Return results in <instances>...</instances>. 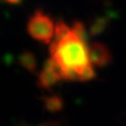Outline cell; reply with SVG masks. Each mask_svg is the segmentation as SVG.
I'll return each instance as SVG.
<instances>
[{"mask_svg":"<svg viewBox=\"0 0 126 126\" xmlns=\"http://www.w3.org/2000/svg\"><path fill=\"white\" fill-rule=\"evenodd\" d=\"M63 102L59 97H48L45 99V106L50 111H58L62 108Z\"/></svg>","mask_w":126,"mask_h":126,"instance_id":"6","label":"cell"},{"mask_svg":"<svg viewBox=\"0 0 126 126\" xmlns=\"http://www.w3.org/2000/svg\"><path fill=\"white\" fill-rule=\"evenodd\" d=\"M85 39V27L81 22H74L73 26L62 20L56 23L49 53L62 68L64 80L88 81L94 78V66Z\"/></svg>","mask_w":126,"mask_h":126,"instance_id":"1","label":"cell"},{"mask_svg":"<svg viewBox=\"0 0 126 126\" xmlns=\"http://www.w3.org/2000/svg\"><path fill=\"white\" fill-rule=\"evenodd\" d=\"M44 126H45V125H44Z\"/></svg>","mask_w":126,"mask_h":126,"instance_id":"8","label":"cell"},{"mask_svg":"<svg viewBox=\"0 0 126 126\" xmlns=\"http://www.w3.org/2000/svg\"><path fill=\"white\" fill-rule=\"evenodd\" d=\"M89 58L94 67H103L111 62V54L109 49L100 42H94L89 45Z\"/></svg>","mask_w":126,"mask_h":126,"instance_id":"4","label":"cell"},{"mask_svg":"<svg viewBox=\"0 0 126 126\" xmlns=\"http://www.w3.org/2000/svg\"><path fill=\"white\" fill-rule=\"evenodd\" d=\"M55 27L53 19L43 11L37 10L27 22V33L31 37L43 43H52L55 37Z\"/></svg>","mask_w":126,"mask_h":126,"instance_id":"2","label":"cell"},{"mask_svg":"<svg viewBox=\"0 0 126 126\" xmlns=\"http://www.w3.org/2000/svg\"><path fill=\"white\" fill-rule=\"evenodd\" d=\"M19 63L22 67H24L29 72H35L37 67V61L35 56L30 52H23L19 57Z\"/></svg>","mask_w":126,"mask_h":126,"instance_id":"5","label":"cell"},{"mask_svg":"<svg viewBox=\"0 0 126 126\" xmlns=\"http://www.w3.org/2000/svg\"><path fill=\"white\" fill-rule=\"evenodd\" d=\"M64 80L63 70L52 57L45 62L38 77V84L42 88H50L60 81Z\"/></svg>","mask_w":126,"mask_h":126,"instance_id":"3","label":"cell"},{"mask_svg":"<svg viewBox=\"0 0 126 126\" xmlns=\"http://www.w3.org/2000/svg\"><path fill=\"white\" fill-rule=\"evenodd\" d=\"M21 0H5V2H7L9 4H17V3H19Z\"/></svg>","mask_w":126,"mask_h":126,"instance_id":"7","label":"cell"}]
</instances>
